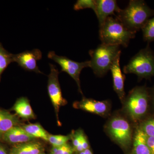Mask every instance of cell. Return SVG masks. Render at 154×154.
Instances as JSON below:
<instances>
[{"instance_id":"6da1fadb","label":"cell","mask_w":154,"mask_h":154,"mask_svg":"<svg viewBox=\"0 0 154 154\" xmlns=\"http://www.w3.org/2000/svg\"><path fill=\"white\" fill-rule=\"evenodd\" d=\"M153 12L142 1L131 0L125 9H120L116 18L132 32L142 28Z\"/></svg>"},{"instance_id":"7a4b0ae2","label":"cell","mask_w":154,"mask_h":154,"mask_svg":"<svg viewBox=\"0 0 154 154\" xmlns=\"http://www.w3.org/2000/svg\"><path fill=\"white\" fill-rule=\"evenodd\" d=\"M135 33L128 29L117 18L111 16L99 27V38L103 44L127 47Z\"/></svg>"},{"instance_id":"3957f363","label":"cell","mask_w":154,"mask_h":154,"mask_svg":"<svg viewBox=\"0 0 154 154\" xmlns=\"http://www.w3.org/2000/svg\"><path fill=\"white\" fill-rule=\"evenodd\" d=\"M121 52L120 46L102 43L96 49L89 51L91 57L90 67L95 74L102 76L110 70L113 62Z\"/></svg>"},{"instance_id":"277c9868","label":"cell","mask_w":154,"mask_h":154,"mask_svg":"<svg viewBox=\"0 0 154 154\" xmlns=\"http://www.w3.org/2000/svg\"><path fill=\"white\" fill-rule=\"evenodd\" d=\"M125 74H134L140 78L154 75V56L149 48L141 50L124 67Z\"/></svg>"},{"instance_id":"5b68a950","label":"cell","mask_w":154,"mask_h":154,"mask_svg":"<svg viewBox=\"0 0 154 154\" xmlns=\"http://www.w3.org/2000/svg\"><path fill=\"white\" fill-rule=\"evenodd\" d=\"M148 96L143 88H134L130 93L126 102V109L133 120H137L146 113L147 109Z\"/></svg>"},{"instance_id":"8992f818","label":"cell","mask_w":154,"mask_h":154,"mask_svg":"<svg viewBox=\"0 0 154 154\" xmlns=\"http://www.w3.org/2000/svg\"><path fill=\"white\" fill-rule=\"evenodd\" d=\"M48 57L58 64L61 68V72H65L74 79L82 93L80 87V75L83 69L90 67V60L84 62H78L64 56L57 55L54 51H51L48 54Z\"/></svg>"},{"instance_id":"52a82bcc","label":"cell","mask_w":154,"mask_h":154,"mask_svg":"<svg viewBox=\"0 0 154 154\" xmlns=\"http://www.w3.org/2000/svg\"><path fill=\"white\" fill-rule=\"evenodd\" d=\"M108 130L113 140L122 146H128L131 143V128L124 119L116 117L112 119L108 125Z\"/></svg>"},{"instance_id":"ba28073f","label":"cell","mask_w":154,"mask_h":154,"mask_svg":"<svg viewBox=\"0 0 154 154\" xmlns=\"http://www.w3.org/2000/svg\"><path fill=\"white\" fill-rule=\"evenodd\" d=\"M50 73L48 75V92L55 110L57 118L61 106L65 105L66 101L63 97L58 80L59 71L56 66L49 64Z\"/></svg>"},{"instance_id":"9c48e42d","label":"cell","mask_w":154,"mask_h":154,"mask_svg":"<svg viewBox=\"0 0 154 154\" xmlns=\"http://www.w3.org/2000/svg\"><path fill=\"white\" fill-rule=\"evenodd\" d=\"M42 58V53L38 49L26 51L18 54H14V61L28 71L42 73L38 69L37 62Z\"/></svg>"},{"instance_id":"30bf717a","label":"cell","mask_w":154,"mask_h":154,"mask_svg":"<svg viewBox=\"0 0 154 154\" xmlns=\"http://www.w3.org/2000/svg\"><path fill=\"white\" fill-rule=\"evenodd\" d=\"M96 9L94 11L99 20V27L102 26L106 19L111 15L116 16L115 13L120 10L115 0H95Z\"/></svg>"},{"instance_id":"8fae6325","label":"cell","mask_w":154,"mask_h":154,"mask_svg":"<svg viewBox=\"0 0 154 154\" xmlns=\"http://www.w3.org/2000/svg\"><path fill=\"white\" fill-rule=\"evenodd\" d=\"M120 55L118 56L115 60L113 62V64L110 69L113 78V89L118 95L119 99L122 100L124 99V75L122 72L120 68Z\"/></svg>"},{"instance_id":"7c38bea8","label":"cell","mask_w":154,"mask_h":154,"mask_svg":"<svg viewBox=\"0 0 154 154\" xmlns=\"http://www.w3.org/2000/svg\"><path fill=\"white\" fill-rule=\"evenodd\" d=\"M75 107L90 113L99 115H104L108 110L107 102L98 101L91 99H84L75 103Z\"/></svg>"},{"instance_id":"4fadbf2b","label":"cell","mask_w":154,"mask_h":154,"mask_svg":"<svg viewBox=\"0 0 154 154\" xmlns=\"http://www.w3.org/2000/svg\"><path fill=\"white\" fill-rule=\"evenodd\" d=\"M3 139L9 143H23L29 142L35 138L31 136L23 128L15 126L4 134Z\"/></svg>"},{"instance_id":"5bb4252c","label":"cell","mask_w":154,"mask_h":154,"mask_svg":"<svg viewBox=\"0 0 154 154\" xmlns=\"http://www.w3.org/2000/svg\"><path fill=\"white\" fill-rule=\"evenodd\" d=\"M19 123L16 116L0 109V137L14 127L17 126Z\"/></svg>"},{"instance_id":"9a60e30c","label":"cell","mask_w":154,"mask_h":154,"mask_svg":"<svg viewBox=\"0 0 154 154\" xmlns=\"http://www.w3.org/2000/svg\"><path fill=\"white\" fill-rule=\"evenodd\" d=\"M147 136L140 129L137 130L134 141L133 154H152L146 143Z\"/></svg>"},{"instance_id":"2e32d148","label":"cell","mask_w":154,"mask_h":154,"mask_svg":"<svg viewBox=\"0 0 154 154\" xmlns=\"http://www.w3.org/2000/svg\"><path fill=\"white\" fill-rule=\"evenodd\" d=\"M14 110L19 116L25 119H33L35 116L29 101L25 97L17 100L14 105Z\"/></svg>"},{"instance_id":"e0dca14e","label":"cell","mask_w":154,"mask_h":154,"mask_svg":"<svg viewBox=\"0 0 154 154\" xmlns=\"http://www.w3.org/2000/svg\"><path fill=\"white\" fill-rule=\"evenodd\" d=\"M42 150L41 144L29 142L15 146L11 149L10 154H40Z\"/></svg>"},{"instance_id":"ac0fdd59","label":"cell","mask_w":154,"mask_h":154,"mask_svg":"<svg viewBox=\"0 0 154 154\" xmlns=\"http://www.w3.org/2000/svg\"><path fill=\"white\" fill-rule=\"evenodd\" d=\"M23 128L28 134L33 137L40 138L45 140L48 141L49 135L44 128L38 124H30L23 127Z\"/></svg>"},{"instance_id":"d6986e66","label":"cell","mask_w":154,"mask_h":154,"mask_svg":"<svg viewBox=\"0 0 154 154\" xmlns=\"http://www.w3.org/2000/svg\"><path fill=\"white\" fill-rule=\"evenodd\" d=\"M14 55L6 50L0 43V80L4 71L10 64L14 62Z\"/></svg>"},{"instance_id":"ffe728a7","label":"cell","mask_w":154,"mask_h":154,"mask_svg":"<svg viewBox=\"0 0 154 154\" xmlns=\"http://www.w3.org/2000/svg\"><path fill=\"white\" fill-rule=\"evenodd\" d=\"M143 38L146 41L151 42L154 40V17L149 19L142 28Z\"/></svg>"},{"instance_id":"44dd1931","label":"cell","mask_w":154,"mask_h":154,"mask_svg":"<svg viewBox=\"0 0 154 154\" xmlns=\"http://www.w3.org/2000/svg\"><path fill=\"white\" fill-rule=\"evenodd\" d=\"M70 139V137L64 135H49L48 141L53 146H61L66 144Z\"/></svg>"},{"instance_id":"7402d4cb","label":"cell","mask_w":154,"mask_h":154,"mask_svg":"<svg viewBox=\"0 0 154 154\" xmlns=\"http://www.w3.org/2000/svg\"><path fill=\"white\" fill-rule=\"evenodd\" d=\"M91 9L95 11L96 9L95 0H78L74 6L75 11L85 9Z\"/></svg>"},{"instance_id":"603a6c76","label":"cell","mask_w":154,"mask_h":154,"mask_svg":"<svg viewBox=\"0 0 154 154\" xmlns=\"http://www.w3.org/2000/svg\"><path fill=\"white\" fill-rule=\"evenodd\" d=\"M140 129L147 136L154 137V119L146 122Z\"/></svg>"},{"instance_id":"cb8c5ba5","label":"cell","mask_w":154,"mask_h":154,"mask_svg":"<svg viewBox=\"0 0 154 154\" xmlns=\"http://www.w3.org/2000/svg\"><path fill=\"white\" fill-rule=\"evenodd\" d=\"M84 135L82 131H79L76 132L72 138V143L74 149L81 145L82 140Z\"/></svg>"},{"instance_id":"d4e9b609","label":"cell","mask_w":154,"mask_h":154,"mask_svg":"<svg viewBox=\"0 0 154 154\" xmlns=\"http://www.w3.org/2000/svg\"><path fill=\"white\" fill-rule=\"evenodd\" d=\"M146 143L152 154H154V137L147 136Z\"/></svg>"},{"instance_id":"484cf974","label":"cell","mask_w":154,"mask_h":154,"mask_svg":"<svg viewBox=\"0 0 154 154\" xmlns=\"http://www.w3.org/2000/svg\"><path fill=\"white\" fill-rule=\"evenodd\" d=\"M64 145L61 146H53L51 154H64Z\"/></svg>"},{"instance_id":"4316f807","label":"cell","mask_w":154,"mask_h":154,"mask_svg":"<svg viewBox=\"0 0 154 154\" xmlns=\"http://www.w3.org/2000/svg\"><path fill=\"white\" fill-rule=\"evenodd\" d=\"M81 145L82 147L84 150L89 149V144L87 139L86 138V137L85 135L83 137L82 140V142H81Z\"/></svg>"},{"instance_id":"83f0119b","label":"cell","mask_w":154,"mask_h":154,"mask_svg":"<svg viewBox=\"0 0 154 154\" xmlns=\"http://www.w3.org/2000/svg\"><path fill=\"white\" fill-rule=\"evenodd\" d=\"M0 154H8L5 149L1 145H0Z\"/></svg>"},{"instance_id":"f1b7e54d","label":"cell","mask_w":154,"mask_h":154,"mask_svg":"<svg viewBox=\"0 0 154 154\" xmlns=\"http://www.w3.org/2000/svg\"><path fill=\"white\" fill-rule=\"evenodd\" d=\"M84 151L85 154H93V153H92V152L91 151V150H90L89 149L85 150H84Z\"/></svg>"},{"instance_id":"f546056e","label":"cell","mask_w":154,"mask_h":154,"mask_svg":"<svg viewBox=\"0 0 154 154\" xmlns=\"http://www.w3.org/2000/svg\"><path fill=\"white\" fill-rule=\"evenodd\" d=\"M79 154H85V152H84V151L80 152H79Z\"/></svg>"},{"instance_id":"4dcf8cb0","label":"cell","mask_w":154,"mask_h":154,"mask_svg":"<svg viewBox=\"0 0 154 154\" xmlns=\"http://www.w3.org/2000/svg\"></svg>"}]
</instances>
